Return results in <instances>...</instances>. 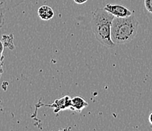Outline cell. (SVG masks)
<instances>
[{"label": "cell", "mask_w": 152, "mask_h": 131, "mask_svg": "<svg viewBox=\"0 0 152 131\" xmlns=\"http://www.w3.org/2000/svg\"><path fill=\"white\" fill-rule=\"evenodd\" d=\"M114 18L104 9H96L92 14V32L96 40L108 49L114 48L116 45L111 39V26Z\"/></svg>", "instance_id": "6da1fadb"}, {"label": "cell", "mask_w": 152, "mask_h": 131, "mask_svg": "<svg viewBox=\"0 0 152 131\" xmlns=\"http://www.w3.org/2000/svg\"><path fill=\"white\" fill-rule=\"evenodd\" d=\"M139 22L135 15L126 18H114L111 26V39L115 44L130 42L138 33Z\"/></svg>", "instance_id": "7a4b0ae2"}, {"label": "cell", "mask_w": 152, "mask_h": 131, "mask_svg": "<svg viewBox=\"0 0 152 131\" xmlns=\"http://www.w3.org/2000/svg\"><path fill=\"white\" fill-rule=\"evenodd\" d=\"M104 9L116 18H126L132 15V12L121 4L107 3Z\"/></svg>", "instance_id": "3957f363"}, {"label": "cell", "mask_w": 152, "mask_h": 131, "mask_svg": "<svg viewBox=\"0 0 152 131\" xmlns=\"http://www.w3.org/2000/svg\"><path fill=\"white\" fill-rule=\"evenodd\" d=\"M71 98L68 96H64L63 98L59 99H56L54 102L53 104L51 105H47L44 104L43 105L45 106H49L50 108H54V112L55 113H58L59 111H63V110L66 109H70L71 108Z\"/></svg>", "instance_id": "277c9868"}, {"label": "cell", "mask_w": 152, "mask_h": 131, "mask_svg": "<svg viewBox=\"0 0 152 131\" xmlns=\"http://www.w3.org/2000/svg\"><path fill=\"white\" fill-rule=\"evenodd\" d=\"M26 0H0V15L15 9Z\"/></svg>", "instance_id": "5b68a950"}, {"label": "cell", "mask_w": 152, "mask_h": 131, "mask_svg": "<svg viewBox=\"0 0 152 131\" xmlns=\"http://www.w3.org/2000/svg\"><path fill=\"white\" fill-rule=\"evenodd\" d=\"M88 106H89V103L80 96H76L71 99L70 110H72V111L81 112L84 108H86Z\"/></svg>", "instance_id": "8992f818"}, {"label": "cell", "mask_w": 152, "mask_h": 131, "mask_svg": "<svg viewBox=\"0 0 152 131\" xmlns=\"http://www.w3.org/2000/svg\"><path fill=\"white\" fill-rule=\"evenodd\" d=\"M39 17L43 20H49L55 16L53 9L49 5H44L40 6L37 10Z\"/></svg>", "instance_id": "52a82bcc"}, {"label": "cell", "mask_w": 152, "mask_h": 131, "mask_svg": "<svg viewBox=\"0 0 152 131\" xmlns=\"http://www.w3.org/2000/svg\"><path fill=\"white\" fill-rule=\"evenodd\" d=\"M2 41L5 47L9 48L11 50L15 49V44H14V35L12 34H4L2 36Z\"/></svg>", "instance_id": "ba28073f"}, {"label": "cell", "mask_w": 152, "mask_h": 131, "mask_svg": "<svg viewBox=\"0 0 152 131\" xmlns=\"http://www.w3.org/2000/svg\"><path fill=\"white\" fill-rule=\"evenodd\" d=\"M145 7L148 12L152 14V0H145Z\"/></svg>", "instance_id": "9c48e42d"}, {"label": "cell", "mask_w": 152, "mask_h": 131, "mask_svg": "<svg viewBox=\"0 0 152 131\" xmlns=\"http://www.w3.org/2000/svg\"><path fill=\"white\" fill-rule=\"evenodd\" d=\"M3 61H0V79L2 78V75L3 74Z\"/></svg>", "instance_id": "30bf717a"}, {"label": "cell", "mask_w": 152, "mask_h": 131, "mask_svg": "<svg viewBox=\"0 0 152 131\" xmlns=\"http://www.w3.org/2000/svg\"><path fill=\"white\" fill-rule=\"evenodd\" d=\"M4 24V15H0V30Z\"/></svg>", "instance_id": "8fae6325"}, {"label": "cell", "mask_w": 152, "mask_h": 131, "mask_svg": "<svg viewBox=\"0 0 152 131\" xmlns=\"http://www.w3.org/2000/svg\"><path fill=\"white\" fill-rule=\"evenodd\" d=\"M74 2L77 4H79V5H81V4H84L88 1V0H74Z\"/></svg>", "instance_id": "7c38bea8"}, {"label": "cell", "mask_w": 152, "mask_h": 131, "mask_svg": "<svg viewBox=\"0 0 152 131\" xmlns=\"http://www.w3.org/2000/svg\"><path fill=\"white\" fill-rule=\"evenodd\" d=\"M4 47H5V45H4L3 42L2 40H0V53H3Z\"/></svg>", "instance_id": "4fadbf2b"}, {"label": "cell", "mask_w": 152, "mask_h": 131, "mask_svg": "<svg viewBox=\"0 0 152 131\" xmlns=\"http://www.w3.org/2000/svg\"><path fill=\"white\" fill-rule=\"evenodd\" d=\"M148 121H149V122H150V124H151V126H152V112L151 113L150 115H149Z\"/></svg>", "instance_id": "5bb4252c"}, {"label": "cell", "mask_w": 152, "mask_h": 131, "mask_svg": "<svg viewBox=\"0 0 152 131\" xmlns=\"http://www.w3.org/2000/svg\"><path fill=\"white\" fill-rule=\"evenodd\" d=\"M4 60V56L2 53H0V61H3Z\"/></svg>", "instance_id": "9a60e30c"}]
</instances>
